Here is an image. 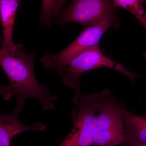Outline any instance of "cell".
<instances>
[{
  "mask_svg": "<svg viewBox=\"0 0 146 146\" xmlns=\"http://www.w3.org/2000/svg\"><path fill=\"white\" fill-rule=\"evenodd\" d=\"M35 54L23 52L20 44L12 50H1L0 64L7 76V85H1L0 93L7 101L13 96L17 101L25 102L27 98L36 100L46 110L54 108V101L58 97L50 93L49 88L44 86L36 80L33 71Z\"/></svg>",
  "mask_w": 146,
  "mask_h": 146,
  "instance_id": "6da1fadb",
  "label": "cell"
},
{
  "mask_svg": "<svg viewBox=\"0 0 146 146\" xmlns=\"http://www.w3.org/2000/svg\"><path fill=\"white\" fill-rule=\"evenodd\" d=\"M109 89L98 93L96 131L93 146H116L123 143L125 126L122 108Z\"/></svg>",
  "mask_w": 146,
  "mask_h": 146,
  "instance_id": "7a4b0ae2",
  "label": "cell"
},
{
  "mask_svg": "<svg viewBox=\"0 0 146 146\" xmlns=\"http://www.w3.org/2000/svg\"><path fill=\"white\" fill-rule=\"evenodd\" d=\"M98 95L84 94L80 89L76 90L72 98L76 105L72 113L73 128L59 146H93Z\"/></svg>",
  "mask_w": 146,
  "mask_h": 146,
  "instance_id": "3957f363",
  "label": "cell"
},
{
  "mask_svg": "<svg viewBox=\"0 0 146 146\" xmlns=\"http://www.w3.org/2000/svg\"><path fill=\"white\" fill-rule=\"evenodd\" d=\"M116 12L100 22L86 27L68 47L56 54H50L42 56V61L47 68H54L59 75L67 64L76 56L99 44L104 34L112 27L118 26Z\"/></svg>",
  "mask_w": 146,
  "mask_h": 146,
  "instance_id": "277c9868",
  "label": "cell"
},
{
  "mask_svg": "<svg viewBox=\"0 0 146 146\" xmlns=\"http://www.w3.org/2000/svg\"><path fill=\"white\" fill-rule=\"evenodd\" d=\"M103 68L117 71L126 76L133 83L140 76L131 72L121 64L104 56L102 52L99 44L76 56L67 64L60 76L65 85L76 91L80 89L79 79L83 73Z\"/></svg>",
  "mask_w": 146,
  "mask_h": 146,
  "instance_id": "5b68a950",
  "label": "cell"
},
{
  "mask_svg": "<svg viewBox=\"0 0 146 146\" xmlns=\"http://www.w3.org/2000/svg\"><path fill=\"white\" fill-rule=\"evenodd\" d=\"M117 7L114 0H73L64 11L56 16L55 23L61 25L78 23L87 27L115 13Z\"/></svg>",
  "mask_w": 146,
  "mask_h": 146,
  "instance_id": "8992f818",
  "label": "cell"
},
{
  "mask_svg": "<svg viewBox=\"0 0 146 146\" xmlns=\"http://www.w3.org/2000/svg\"><path fill=\"white\" fill-rule=\"evenodd\" d=\"M25 102L17 101L16 106L13 112L0 115V146H10L11 139L18 133L27 131H44L46 129L45 125L40 122L27 126L21 121L19 113Z\"/></svg>",
  "mask_w": 146,
  "mask_h": 146,
  "instance_id": "52a82bcc",
  "label": "cell"
},
{
  "mask_svg": "<svg viewBox=\"0 0 146 146\" xmlns=\"http://www.w3.org/2000/svg\"><path fill=\"white\" fill-rule=\"evenodd\" d=\"M122 112L125 126L124 146L146 144V117L131 113L123 104Z\"/></svg>",
  "mask_w": 146,
  "mask_h": 146,
  "instance_id": "ba28073f",
  "label": "cell"
},
{
  "mask_svg": "<svg viewBox=\"0 0 146 146\" xmlns=\"http://www.w3.org/2000/svg\"><path fill=\"white\" fill-rule=\"evenodd\" d=\"M21 0H0V13L3 39L1 50H12L16 48L12 40L16 11Z\"/></svg>",
  "mask_w": 146,
  "mask_h": 146,
  "instance_id": "9c48e42d",
  "label": "cell"
},
{
  "mask_svg": "<svg viewBox=\"0 0 146 146\" xmlns=\"http://www.w3.org/2000/svg\"><path fill=\"white\" fill-rule=\"evenodd\" d=\"M116 6L124 9L139 20L146 31V14L142 0H114Z\"/></svg>",
  "mask_w": 146,
  "mask_h": 146,
  "instance_id": "30bf717a",
  "label": "cell"
},
{
  "mask_svg": "<svg viewBox=\"0 0 146 146\" xmlns=\"http://www.w3.org/2000/svg\"><path fill=\"white\" fill-rule=\"evenodd\" d=\"M54 0H42V8L40 25L44 24L50 25L51 23V16L52 15L53 9L55 2Z\"/></svg>",
  "mask_w": 146,
  "mask_h": 146,
  "instance_id": "8fae6325",
  "label": "cell"
},
{
  "mask_svg": "<svg viewBox=\"0 0 146 146\" xmlns=\"http://www.w3.org/2000/svg\"><path fill=\"white\" fill-rule=\"evenodd\" d=\"M67 0H56L53 9L52 15L56 17Z\"/></svg>",
  "mask_w": 146,
  "mask_h": 146,
  "instance_id": "7c38bea8",
  "label": "cell"
},
{
  "mask_svg": "<svg viewBox=\"0 0 146 146\" xmlns=\"http://www.w3.org/2000/svg\"><path fill=\"white\" fill-rule=\"evenodd\" d=\"M133 146H146V144H141V145H136Z\"/></svg>",
  "mask_w": 146,
  "mask_h": 146,
  "instance_id": "4fadbf2b",
  "label": "cell"
},
{
  "mask_svg": "<svg viewBox=\"0 0 146 146\" xmlns=\"http://www.w3.org/2000/svg\"><path fill=\"white\" fill-rule=\"evenodd\" d=\"M143 3L146 2V0H142Z\"/></svg>",
  "mask_w": 146,
  "mask_h": 146,
  "instance_id": "5bb4252c",
  "label": "cell"
}]
</instances>
